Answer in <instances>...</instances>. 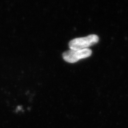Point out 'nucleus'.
Returning <instances> with one entry per match:
<instances>
[{"label": "nucleus", "instance_id": "f257e3e1", "mask_svg": "<svg viewBox=\"0 0 128 128\" xmlns=\"http://www.w3.org/2000/svg\"><path fill=\"white\" fill-rule=\"evenodd\" d=\"M99 41V37L97 35L92 34L86 37L75 38L69 43L70 49L83 50L93 46Z\"/></svg>", "mask_w": 128, "mask_h": 128}, {"label": "nucleus", "instance_id": "f03ea898", "mask_svg": "<svg viewBox=\"0 0 128 128\" xmlns=\"http://www.w3.org/2000/svg\"><path fill=\"white\" fill-rule=\"evenodd\" d=\"M92 54V51L90 49L83 50L70 49L65 52L62 54L64 59L68 62L74 63L82 59L90 57Z\"/></svg>", "mask_w": 128, "mask_h": 128}]
</instances>
